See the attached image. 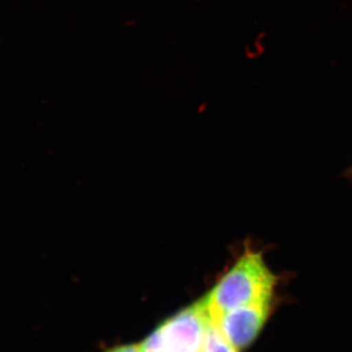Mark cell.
I'll list each match as a JSON object with an SVG mask.
<instances>
[{
  "label": "cell",
  "instance_id": "cell-1",
  "mask_svg": "<svg viewBox=\"0 0 352 352\" xmlns=\"http://www.w3.org/2000/svg\"><path fill=\"white\" fill-rule=\"evenodd\" d=\"M276 283L261 252L249 250L203 300L208 314L215 318L242 305L272 300Z\"/></svg>",
  "mask_w": 352,
  "mask_h": 352
},
{
  "label": "cell",
  "instance_id": "cell-2",
  "mask_svg": "<svg viewBox=\"0 0 352 352\" xmlns=\"http://www.w3.org/2000/svg\"><path fill=\"white\" fill-rule=\"evenodd\" d=\"M210 318L203 298L164 322L157 332L162 352H201Z\"/></svg>",
  "mask_w": 352,
  "mask_h": 352
},
{
  "label": "cell",
  "instance_id": "cell-3",
  "mask_svg": "<svg viewBox=\"0 0 352 352\" xmlns=\"http://www.w3.org/2000/svg\"><path fill=\"white\" fill-rule=\"evenodd\" d=\"M271 302L272 300L249 303L212 318L226 339L241 351L258 337L270 316Z\"/></svg>",
  "mask_w": 352,
  "mask_h": 352
},
{
  "label": "cell",
  "instance_id": "cell-4",
  "mask_svg": "<svg viewBox=\"0 0 352 352\" xmlns=\"http://www.w3.org/2000/svg\"><path fill=\"white\" fill-rule=\"evenodd\" d=\"M201 352H240V351L226 339L217 322L210 316L205 335H204Z\"/></svg>",
  "mask_w": 352,
  "mask_h": 352
},
{
  "label": "cell",
  "instance_id": "cell-5",
  "mask_svg": "<svg viewBox=\"0 0 352 352\" xmlns=\"http://www.w3.org/2000/svg\"><path fill=\"white\" fill-rule=\"evenodd\" d=\"M107 352H142L141 346H135V344H129V346H117L111 349Z\"/></svg>",
  "mask_w": 352,
  "mask_h": 352
}]
</instances>
